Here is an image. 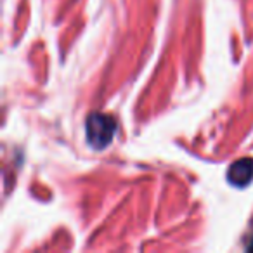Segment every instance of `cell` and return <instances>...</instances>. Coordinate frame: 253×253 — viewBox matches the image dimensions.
I'll use <instances>...</instances> for the list:
<instances>
[{
  "label": "cell",
  "instance_id": "cell-1",
  "mask_svg": "<svg viewBox=\"0 0 253 253\" xmlns=\"http://www.w3.org/2000/svg\"><path fill=\"white\" fill-rule=\"evenodd\" d=\"M118 123L111 115H104V113H94L87 118V142L94 149H104L111 144L113 137L116 134Z\"/></svg>",
  "mask_w": 253,
  "mask_h": 253
},
{
  "label": "cell",
  "instance_id": "cell-2",
  "mask_svg": "<svg viewBox=\"0 0 253 253\" xmlns=\"http://www.w3.org/2000/svg\"><path fill=\"white\" fill-rule=\"evenodd\" d=\"M227 179L232 186L245 187L252 182L253 179V160L252 158H241L234 162L229 167Z\"/></svg>",
  "mask_w": 253,
  "mask_h": 253
}]
</instances>
